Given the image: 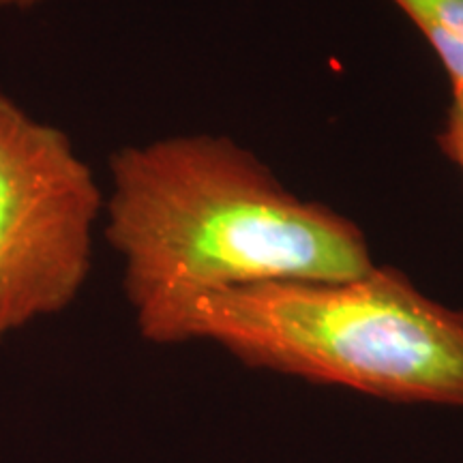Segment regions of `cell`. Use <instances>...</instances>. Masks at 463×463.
<instances>
[{"mask_svg":"<svg viewBox=\"0 0 463 463\" xmlns=\"http://www.w3.org/2000/svg\"><path fill=\"white\" fill-rule=\"evenodd\" d=\"M106 239L125 264L137 328L200 294L288 279H347L373 269L350 217L292 194L228 136L187 133L109 159Z\"/></svg>","mask_w":463,"mask_h":463,"instance_id":"6da1fadb","label":"cell"},{"mask_svg":"<svg viewBox=\"0 0 463 463\" xmlns=\"http://www.w3.org/2000/svg\"><path fill=\"white\" fill-rule=\"evenodd\" d=\"M412 22L449 75L463 89V0H391Z\"/></svg>","mask_w":463,"mask_h":463,"instance_id":"277c9868","label":"cell"},{"mask_svg":"<svg viewBox=\"0 0 463 463\" xmlns=\"http://www.w3.org/2000/svg\"><path fill=\"white\" fill-rule=\"evenodd\" d=\"M43 0H0V9H17V11H26L42 5Z\"/></svg>","mask_w":463,"mask_h":463,"instance_id":"8992f818","label":"cell"},{"mask_svg":"<svg viewBox=\"0 0 463 463\" xmlns=\"http://www.w3.org/2000/svg\"><path fill=\"white\" fill-rule=\"evenodd\" d=\"M436 144L463 176V89H450V103L436 133Z\"/></svg>","mask_w":463,"mask_h":463,"instance_id":"5b68a950","label":"cell"},{"mask_svg":"<svg viewBox=\"0 0 463 463\" xmlns=\"http://www.w3.org/2000/svg\"><path fill=\"white\" fill-rule=\"evenodd\" d=\"M103 202L67 133L0 92V339L73 303Z\"/></svg>","mask_w":463,"mask_h":463,"instance_id":"3957f363","label":"cell"},{"mask_svg":"<svg viewBox=\"0 0 463 463\" xmlns=\"http://www.w3.org/2000/svg\"><path fill=\"white\" fill-rule=\"evenodd\" d=\"M140 333L211 341L251 369L386 402L463 408V307L427 297L397 266L200 294Z\"/></svg>","mask_w":463,"mask_h":463,"instance_id":"7a4b0ae2","label":"cell"}]
</instances>
